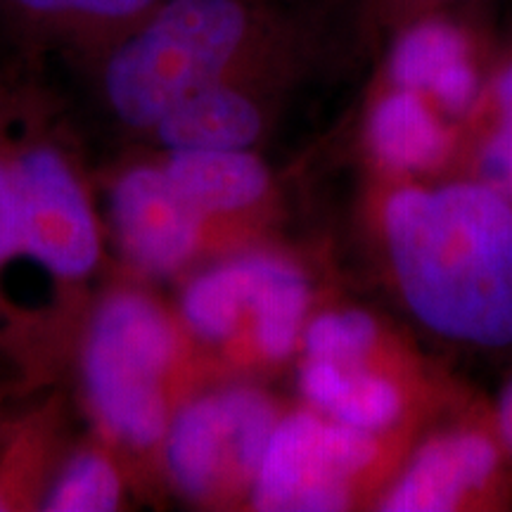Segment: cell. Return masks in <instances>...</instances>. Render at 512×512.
Instances as JSON below:
<instances>
[{"mask_svg": "<svg viewBox=\"0 0 512 512\" xmlns=\"http://www.w3.org/2000/svg\"><path fill=\"white\" fill-rule=\"evenodd\" d=\"M105 230L136 280L185 275L207 245L209 219L169 176L162 157L133 159L105 185Z\"/></svg>", "mask_w": 512, "mask_h": 512, "instance_id": "obj_8", "label": "cell"}, {"mask_svg": "<svg viewBox=\"0 0 512 512\" xmlns=\"http://www.w3.org/2000/svg\"><path fill=\"white\" fill-rule=\"evenodd\" d=\"M311 290L302 268L283 254L252 249L185 278L178 320L204 347L247 344V354L280 363L299 351Z\"/></svg>", "mask_w": 512, "mask_h": 512, "instance_id": "obj_5", "label": "cell"}, {"mask_svg": "<svg viewBox=\"0 0 512 512\" xmlns=\"http://www.w3.org/2000/svg\"><path fill=\"white\" fill-rule=\"evenodd\" d=\"M183 195L209 221L245 214L264 202L271 174L252 150L157 152Z\"/></svg>", "mask_w": 512, "mask_h": 512, "instance_id": "obj_15", "label": "cell"}, {"mask_svg": "<svg viewBox=\"0 0 512 512\" xmlns=\"http://www.w3.org/2000/svg\"><path fill=\"white\" fill-rule=\"evenodd\" d=\"M280 413L252 384L188 392L171 415L159 448V470L183 501H247Z\"/></svg>", "mask_w": 512, "mask_h": 512, "instance_id": "obj_6", "label": "cell"}, {"mask_svg": "<svg viewBox=\"0 0 512 512\" xmlns=\"http://www.w3.org/2000/svg\"><path fill=\"white\" fill-rule=\"evenodd\" d=\"M24 264V238H22V216L12 185L8 164L0 150V344L10 337L22 335L19 320L8 297V280L17 266Z\"/></svg>", "mask_w": 512, "mask_h": 512, "instance_id": "obj_20", "label": "cell"}, {"mask_svg": "<svg viewBox=\"0 0 512 512\" xmlns=\"http://www.w3.org/2000/svg\"><path fill=\"white\" fill-rule=\"evenodd\" d=\"M384 240L403 302L427 330L477 347L512 344V202L482 181L401 188Z\"/></svg>", "mask_w": 512, "mask_h": 512, "instance_id": "obj_1", "label": "cell"}, {"mask_svg": "<svg viewBox=\"0 0 512 512\" xmlns=\"http://www.w3.org/2000/svg\"><path fill=\"white\" fill-rule=\"evenodd\" d=\"M377 323L366 311H328L309 318L299 351L304 358L332 363H366L377 344Z\"/></svg>", "mask_w": 512, "mask_h": 512, "instance_id": "obj_18", "label": "cell"}, {"mask_svg": "<svg viewBox=\"0 0 512 512\" xmlns=\"http://www.w3.org/2000/svg\"><path fill=\"white\" fill-rule=\"evenodd\" d=\"M188 347L178 313H171L143 280H121L98 290L74 337L81 399L93 432L128 463L159 465Z\"/></svg>", "mask_w": 512, "mask_h": 512, "instance_id": "obj_4", "label": "cell"}, {"mask_svg": "<svg viewBox=\"0 0 512 512\" xmlns=\"http://www.w3.org/2000/svg\"><path fill=\"white\" fill-rule=\"evenodd\" d=\"M72 138L41 83L0 74V150L22 216L24 264L48 283L55 328L76 337L98 294L107 230Z\"/></svg>", "mask_w": 512, "mask_h": 512, "instance_id": "obj_3", "label": "cell"}, {"mask_svg": "<svg viewBox=\"0 0 512 512\" xmlns=\"http://www.w3.org/2000/svg\"><path fill=\"white\" fill-rule=\"evenodd\" d=\"M413 3H439V0H413Z\"/></svg>", "mask_w": 512, "mask_h": 512, "instance_id": "obj_22", "label": "cell"}, {"mask_svg": "<svg viewBox=\"0 0 512 512\" xmlns=\"http://www.w3.org/2000/svg\"><path fill=\"white\" fill-rule=\"evenodd\" d=\"M67 418L50 396L0 418V512L38 510L46 486L67 453Z\"/></svg>", "mask_w": 512, "mask_h": 512, "instance_id": "obj_13", "label": "cell"}, {"mask_svg": "<svg viewBox=\"0 0 512 512\" xmlns=\"http://www.w3.org/2000/svg\"><path fill=\"white\" fill-rule=\"evenodd\" d=\"M387 74L392 86L425 95L451 117L477 107L484 91L475 43L463 27L444 17H418L401 29L389 50Z\"/></svg>", "mask_w": 512, "mask_h": 512, "instance_id": "obj_10", "label": "cell"}, {"mask_svg": "<svg viewBox=\"0 0 512 512\" xmlns=\"http://www.w3.org/2000/svg\"><path fill=\"white\" fill-rule=\"evenodd\" d=\"M128 460L98 432L67 448L38 510L117 512L131 498Z\"/></svg>", "mask_w": 512, "mask_h": 512, "instance_id": "obj_17", "label": "cell"}, {"mask_svg": "<svg viewBox=\"0 0 512 512\" xmlns=\"http://www.w3.org/2000/svg\"><path fill=\"white\" fill-rule=\"evenodd\" d=\"M368 143L389 169L420 174L444 162L451 136L432 100L408 88L389 86L370 110Z\"/></svg>", "mask_w": 512, "mask_h": 512, "instance_id": "obj_16", "label": "cell"}, {"mask_svg": "<svg viewBox=\"0 0 512 512\" xmlns=\"http://www.w3.org/2000/svg\"><path fill=\"white\" fill-rule=\"evenodd\" d=\"M290 43L271 0H162L83 67L107 117L145 138L181 102Z\"/></svg>", "mask_w": 512, "mask_h": 512, "instance_id": "obj_2", "label": "cell"}, {"mask_svg": "<svg viewBox=\"0 0 512 512\" xmlns=\"http://www.w3.org/2000/svg\"><path fill=\"white\" fill-rule=\"evenodd\" d=\"M297 384L306 406L356 430L380 434L401 418L399 387L366 363H332L302 356Z\"/></svg>", "mask_w": 512, "mask_h": 512, "instance_id": "obj_14", "label": "cell"}, {"mask_svg": "<svg viewBox=\"0 0 512 512\" xmlns=\"http://www.w3.org/2000/svg\"><path fill=\"white\" fill-rule=\"evenodd\" d=\"M162 0H0V19L27 48L91 62Z\"/></svg>", "mask_w": 512, "mask_h": 512, "instance_id": "obj_11", "label": "cell"}, {"mask_svg": "<svg viewBox=\"0 0 512 512\" xmlns=\"http://www.w3.org/2000/svg\"><path fill=\"white\" fill-rule=\"evenodd\" d=\"M496 420H498V434H501L503 446L512 453V380L505 384L501 396H498Z\"/></svg>", "mask_w": 512, "mask_h": 512, "instance_id": "obj_21", "label": "cell"}, {"mask_svg": "<svg viewBox=\"0 0 512 512\" xmlns=\"http://www.w3.org/2000/svg\"><path fill=\"white\" fill-rule=\"evenodd\" d=\"M496 128L479 155L482 183L501 192L512 202V53L496 69L491 81Z\"/></svg>", "mask_w": 512, "mask_h": 512, "instance_id": "obj_19", "label": "cell"}, {"mask_svg": "<svg viewBox=\"0 0 512 512\" xmlns=\"http://www.w3.org/2000/svg\"><path fill=\"white\" fill-rule=\"evenodd\" d=\"M292 62L294 46L290 43L181 102L145 138L157 152L252 150L264 136L273 88L287 79Z\"/></svg>", "mask_w": 512, "mask_h": 512, "instance_id": "obj_9", "label": "cell"}, {"mask_svg": "<svg viewBox=\"0 0 512 512\" xmlns=\"http://www.w3.org/2000/svg\"><path fill=\"white\" fill-rule=\"evenodd\" d=\"M377 451V434L325 418L313 408L280 415L249 491V508L347 510L354 479L373 465Z\"/></svg>", "mask_w": 512, "mask_h": 512, "instance_id": "obj_7", "label": "cell"}, {"mask_svg": "<svg viewBox=\"0 0 512 512\" xmlns=\"http://www.w3.org/2000/svg\"><path fill=\"white\" fill-rule=\"evenodd\" d=\"M498 465V446L482 432H448L415 453L387 496L384 512H448L484 489Z\"/></svg>", "mask_w": 512, "mask_h": 512, "instance_id": "obj_12", "label": "cell"}]
</instances>
